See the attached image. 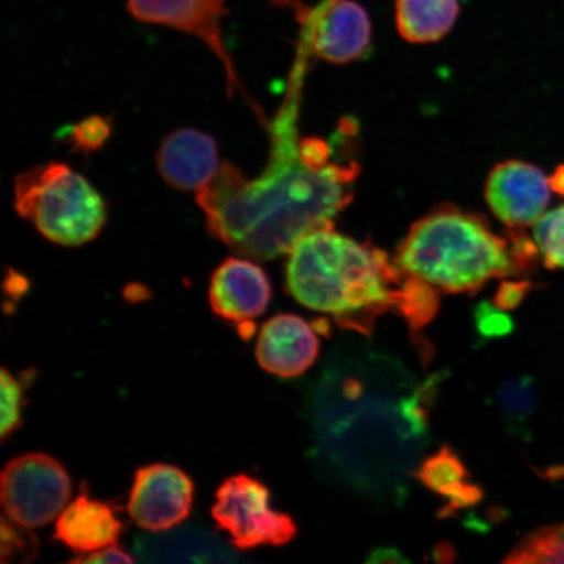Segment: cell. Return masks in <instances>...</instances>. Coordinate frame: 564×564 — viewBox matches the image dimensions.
Returning <instances> with one entry per match:
<instances>
[{"instance_id":"obj_1","label":"cell","mask_w":564,"mask_h":564,"mask_svg":"<svg viewBox=\"0 0 564 564\" xmlns=\"http://www.w3.org/2000/svg\"><path fill=\"white\" fill-rule=\"evenodd\" d=\"M301 66L295 65L286 100L271 126V156L262 174L249 180L223 162L195 193L210 235L260 262L291 252L308 232L333 228L352 199L359 173L356 161H330L326 141L299 139Z\"/></svg>"},{"instance_id":"obj_2","label":"cell","mask_w":564,"mask_h":564,"mask_svg":"<svg viewBox=\"0 0 564 564\" xmlns=\"http://www.w3.org/2000/svg\"><path fill=\"white\" fill-rule=\"evenodd\" d=\"M322 377L313 417L324 467L357 491L404 498L441 376L419 383L394 359L366 355L336 358Z\"/></svg>"},{"instance_id":"obj_3","label":"cell","mask_w":564,"mask_h":564,"mask_svg":"<svg viewBox=\"0 0 564 564\" xmlns=\"http://www.w3.org/2000/svg\"><path fill=\"white\" fill-rule=\"evenodd\" d=\"M289 256V293L301 305L333 315L345 329L369 334L379 315L400 314L405 305L411 273L334 227L308 232Z\"/></svg>"},{"instance_id":"obj_4","label":"cell","mask_w":564,"mask_h":564,"mask_svg":"<svg viewBox=\"0 0 564 564\" xmlns=\"http://www.w3.org/2000/svg\"><path fill=\"white\" fill-rule=\"evenodd\" d=\"M397 263L447 293H474L492 279L523 272L513 242L496 235L481 216L451 206L413 225Z\"/></svg>"},{"instance_id":"obj_5","label":"cell","mask_w":564,"mask_h":564,"mask_svg":"<svg viewBox=\"0 0 564 564\" xmlns=\"http://www.w3.org/2000/svg\"><path fill=\"white\" fill-rule=\"evenodd\" d=\"M13 193L19 216L56 245L94 241L108 220L104 197L65 162L51 161L21 173Z\"/></svg>"},{"instance_id":"obj_6","label":"cell","mask_w":564,"mask_h":564,"mask_svg":"<svg viewBox=\"0 0 564 564\" xmlns=\"http://www.w3.org/2000/svg\"><path fill=\"white\" fill-rule=\"evenodd\" d=\"M210 513L231 544L242 550L286 545L297 534L292 517L272 509L270 489L247 475L225 479Z\"/></svg>"},{"instance_id":"obj_7","label":"cell","mask_w":564,"mask_h":564,"mask_svg":"<svg viewBox=\"0 0 564 564\" xmlns=\"http://www.w3.org/2000/svg\"><path fill=\"white\" fill-rule=\"evenodd\" d=\"M73 492L70 477L51 455L33 453L12 458L0 478L6 517L26 528H41L58 519Z\"/></svg>"},{"instance_id":"obj_8","label":"cell","mask_w":564,"mask_h":564,"mask_svg":"<svg viewBox=\"0 0 564 564\" xmlns=\"http://www.w3.org/2000/svg\"><path fill=\"white\" fill-rule=\"evenodd\" d=\"M127 10L141 23L172 28L199 39L223 63L229 97L238 90L247 98L223 40L227 0H127Z\"/></svg>"},{"instance_id":"obj_9","label":"cell","mask_w":564,"mask_h":564,"mask_svg":"<svg viewBox=\"0 0 564 564\" xmlns=\"http://www.w3.org/2000/svg\"><path fill=\"white\" fill-rule=\"evenodd\" d=\"M193 479L175 465H145L133 477L129 498L130 517L148 532H165L185 521L194 505Z\"/></svg>"},{"instance_id":"obj_10","label":"cell","mask_w":564,"mask_h":564,"mask_svg":"<svg viewBox=\"0 0 564 564\" xmlns=\"http://www.w3.org/2000/svg\"><path fill=\"white\" fill-rule=\"evenodd\" d=\"M300 11L303 45L321 59L334 65L355 62L371 44V20L368 11L355 0H333L321 10Z\"/></svg>"},{"instance_id":"obj_11","label":"cell","mask_w":564,"mask_h":564,"mask_svg":"<svg viewBox=\"0 0 564 564\" xmlns=\"http://www.w3.org/2000/svg\"><path fill=\"white\" fill-rule=\"evenodd\" d=\"M550 183L538 166L519 160L492 169L485 186L486 203L507 227H531L546 214Z\"/></svg>"},{"instance_id":"obj_12","label":"cell","mask_w":564,"mask_h":564,"mask_svg":"<svg viewBox=\"0 0 564 564\" xmlns=\"http://www.w3.org/2000/svg\"><path fill=\"white\" fill-rule=\"evenodd\" d=\"M212 312L223 319L249 324L265 313L272 297L271 281L250 258H228L212 273Z\"/></svg>"},{"instance_id":"obj_13","label":"cell","mask_w":564,"mask_h":564,"mask_svg":"<svg viewBox=\"0 0 564 564\" xmlns=\"http://www.w3.org/2000/svg\"><path fill=\"white\" fill-rule=\"evenodd\" d=\"M321 343L301 316L280 314L264 323L256 356L260 368L280 378H297L315 364Z\"/></svg>"},{"instance_id":"obj_14","label":"cell","mask_w":564,"mask_h":564,"mask_svg":"<svg viewBox=\"0 0 564 564\" xmlns=\"http://www.w3.org/2000/svg\"><path fill=\"white\" fill-rule=\"evenodd\" d=\"M214 138L195 129H178L167 135L158 152V169L169 186L194 192L214 178L221 167Z\"/></svg>"},{"instance_id":"obj_15","label":"cell","mask_w":564,"mask_h":564,"mask_svg":"<svg viewBox=\"0 0 564 564\" xmlns=\"http://www.w3.org/2000/svg\"><path fill=\"white\" fill-rule=\"evenodd\" d=\"M122 523L108 503L80 492L56 519L55 540L83 555L116 545Z\"/></svg>"},{"instance_id":"obj_16","label":"cell","mask_w":564,"mask_h":564,"mask_svg":"<svg viewBox=\"0 0 564 564\" xmlns=\"http://www.w3.org/2000/svg\"><path fill=\"white\" fill-rule=\"evenodd\" d=\"M417 477L429 490L446 499L443 512L451 513L467 509L482 499V490L469 481L467 468L462 458L449 447H443L419 467Z\"/></svg>"},{"instance_id":"obj_17","label":"cell","mask_w":564,"mask_h":564,"mask_svg":"<svg viewBox=\"0 0 564 564\" xmlns=\"http://www.w3.org/2000/svg\"><path fill=\"white\" fill-rule=\"evenodd\" d=\"M398 31L412 44L436 42L453 30L460 4L458 0H397Z\"/></svg>"},{"instance_id":"obj_18","label":"cell","mask_w":564,"mask_h":564,"mask_svg":"<svg viewBox=\"0 0 564 564\" xmlns=\"http://www.w3.org/2000/svg\"><path fill=\"white\" fill-rule=\"evenodd\" d=\"M505 563H564V524L542 527L528 534Z\"/></svg>"},{"instance_id":"obj_19","label":"cell","mask_w":564,"mask_h":564,"mask_svg":"<svg viewBox=\"0 0 564 564\" xmlns=\"http://www.w3.org/2000/svg\"><path fill=\"white\" fill-rule=\"evenodd\" d=\"M538 390L532 377L507 380L497 392V403L510 427L520 430L538 409Z\"/></svg>"},{"instance_id":"obj_20","label":"cell","mask_w":564,"mask_h":564,"mask_svg":"<svg viewBox=\"0 0 564 564\" xmlns=\"http://www.w3.org/2000/svg\"><path fill=\"white\" fill-rule=\"evenodd\" d=\"M534 243L549 270H564V204L534 224Z\"/></svg>"},{"instance_id":"obj_21","label":"cell","mask_w":564,"mask_h":564,"mask_svg":"<svg viewBox=\"0 0 564 564\" xmlns=\"http://www.w3.org/2000/svg\"><path fill=\"white\" fill-rule=\"evenodd\" d=\"M2 382V425L0 436L7 441L21 427L23 423L24 390L25 386L7 369L0 376Z\"/></svg>"},{"instance_id":"obj_22","label":"cell","mask_w":564,"mask_h":564,"mask_svg":"<svg viewBox=\"0 0 564 564\" xmlns=\"http://www.w3.org/2000/svg\"><path fill=\"white\" fill-rule=\"evenodd\" d=\"M31 528L17 524L15 521L2 520V558L3 562H31L39 553V541L30 532Z\"/></svg>"},{"instance_id":"obj_23","label":"cell","mask_w":564,"mask_h":564,"mask_svg":"<svg viewBox=\"0 0 564 564\" xmlns=\"http://www.w3.org/2000/svg\"><path fill=\"white\" fill-rule=\"evenodd\" d=\"M475 327L482 338H497L513 333V321L496 303L479 302L475 308Z\"/></svg>"},{"instance_id":"obj_24","label":"cell","mask_w":564,"mask_h":564,"mask_svg":"<svg viewBox=\"0 0 564 564\" xmlns=\"http://www.w3.org/2000/svg\"><path fill=\"white\" fill-rule=\"evenodd\" d=\"M110 135V127L101 117H91L77 124L73 131V140L76 147L83 151H96L105 144Z\"/></svg>"},{"instance_id":"obj_25","label":"cell","mask_w":564,"mask_h":564,"mask_svg":"<svg viewBox=\"0 0 564 564\" xmlns=\"http://www.w3.org/2000/svg\"><path fill=\"white\" fill-rule=\"evenodd\" d=\"M532 289L529 281H505L499 285L494 303L502 310L518 308Z\"/></svg>"},{"instance_id":"obj_26","label":"cell","mask_w":564,"mask_h":564,"mask_svg":"<svg viewBox=\"0 0 564 564\" xmlns=\"http://www.w3.org/2000/svg\"><path fill=\"white\" fill-rule=\"evenodd\" d=\"M70 562L74 563H133L135 560L126 552L122 547H119L117 544L108 547H104L101 550H97V552L89 553L86 555H80L79 558L73 560Z\"/></svg>"},{"instance_id":"obj_27","label":"cell","mask_w":564,"mask_h":564,"mask_svg":"<svg viewBox=\"0 0 564 564\" xmlns=\"http://www.w3.org/2000/svg\"><path fill=\"white\" fill-rule=\"evenodd\" d=\"M549 183L553 192L564 195V165L556 169L554 174L550 176Z\"/></svg>"}]
</instances>
